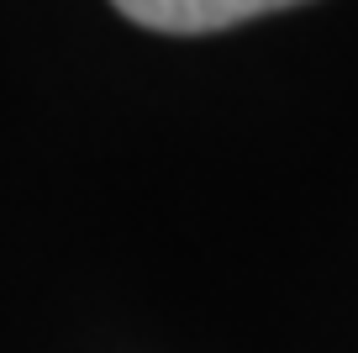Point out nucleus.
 <instances>
[{
    "label": "nucleus",
    "instance_id": "obj_1",
    "mask_svg": "<svg viewBox=\"0 0 358 353\" xmlns=\"http://www.w3.org/2000/svg\"><path fill=\"white\" fill-rule=\"evenodd\" d=\"M111 6L148 32L195 37V32H227V27L268 16V11H290L306 0H111Z\"/></svg>",
    "mask_w": 358,
    "mask_h": 353
}]
</instances>
